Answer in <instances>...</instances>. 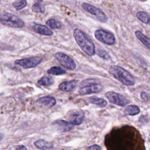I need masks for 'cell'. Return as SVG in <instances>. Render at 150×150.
<instances>
[{
    "label": "cell",
    "instance_id": "10",
    "mask_svg": "<svg viewBox=\"0 0 150 150\" xmlns=\"http://www.w3.org/2000/svg\"><path fill=\"white\" fill-rule=\"evenodd\" d=\"M30 26L35 32L40 35L46 36H51L53 35V32L47 27L43 25L33 22L30 24Z\"/></svg>",
    "mask_w": 150,
    "mask_h": 150
},
{
    "label": "cell",
    "instance_id": "21",
    "mask_svg": "<svg viewBox=\"0 0 150 150\" xmlns=\"http://www.w3.org/2000/svg\"><path fill=\"white\" fill-rule=\"evenodd\" d=\"M38 83L43 86H49L54 83V80L50 77L43 76L38 80Z\"/></svg>",
    "mask_w": 150,
    "mask_h": 150
},
{
    "label": "cell",
    "instance_id": "23",
    "mask_svg": "<svg viewBox=\"0 0 150 150\" xmlns=\"http://www.w3.org/2000/svg\"><path fill=\"white\" fill-rule=\"evenodd\" d=\"M12 5L17 11H19L27 5V2L26 0H15Z\"/></svg>",
    "mask_w": 150,
    "mask_h": 150
},
{
    "label": "cell",
    "instance_id": "28",
    "mask_svg": "<svg viewBox=\"0 0 150 150\" xmlns=\"http://www.w3.org/2000/svg\"><path fill=\"white\" fill-rule=\"evenodd\" d=\"M16 150H27V149L24 145H18L16 147Z\"/></svg>",
    "mask_w": 150,
    "mask_h": 150
},
{
    "label": "cell",
    "instance_id": "9",
    "mask_svg": "<svg viewBox=\"0 0 150 150\" xmlns=\"http://www.w3.org/2000/svg\"><path fill=\"white\" fill-rule=\"evenodd\" d=\"M103 90V86L100 84H93L83 86L79 90V93L81 95L90 94L100 92Z\"/></svg>",
    "mask_w": 150,
    "mask_h": 150
},
{
    "label": "cell",
    "instance_id": "22",
    "mask_svg": "<svg viewBox=\"0 0 150 150\" xmlns=\"http://www.w3.org/2000/svg\"><path fill=\"white\" fill-rule=\"evenodd\" d=\"M46 24L52 29H60L62 28V23L54 19H50L46 22Z\"/></svg>",
    "mask_w": 150,
    "mask_h": 150
},
{
    "label": "cell",
    "instance_id": "13",
    "mask_svg": "<svg viewBox=\"0 0 150 150\" xmlns=\"http://www.w3.org/2000/svg\"><path fill=\"white\" fill-rule=\"evenodd\" d=\"M77 81L71 80L68 81H64L60 84L59 86V89L62 91L71 92L73 91L77 87Z\"/></svg>",
    "mask_w": 150,
    "mask_h": 150
},
{
    "label": "cell",
    "instance_id": "14",
    "mask_svg": "<svg viewBox=\"0 0 150 150\" xmlns=\"http://www.w3.org/2000/svg\"><path fill=\"white\" fill-rule=\"evenodd\" d=\"M53 124L58 128L59 130L62 132H68L73 128V124L63 120H57L55 121Z\"/></svg>",
    "mask_w": 150,
    "mask_h": 150
},
{
    "label": "cell",
    "instance_id": "11",
    "mask_svg": "<svg viewBox=\"0 0 150 150\" xmlns=\"http://www.w3.org/2000/svg\"><path fill=\"white\" fill-rule=\"evenodd\" d=\"M84 118V113L81 111H76L72 112L69 116L70 123L74 125H78L82 123Z\"/></svg>",
    "mask_w": 150,
    "mask_h": 150
},
{
    "label": "cell",
    "instance_id": "15",
    "mask_svg": "<svg viewBox=\"0 0 150 150\" xmlns=\"http://www.w3.org/2000/svg\"><path fill=\"white\" fill-rule=\"evenodd\" d=\"M136 37L148 49L150 50V38L144 34L139 30H137L135 32Z\"/></svg>",
    "mask_w": 150,
    "mask_h": 150
},
{
    "label": "cell",
    "instance_id": "24",
    "mask_svg": "<svg viewBox=\"0 0 150 150\" xmlns=\"http://www.w3.org/2000/svg\"><path fill=\"white\" fill-rule=\"evenodd\" d=\"M97 53L98 56L100 57L105 59V60H110L111 56L108 54V53L104 49H98L97 50Z\"/></svg>",
    "mask_w": 150,
    "mask_h": 150
},
{
    "label": "cell",
    "instance_id": "6",
    "mask_svg": "<svg viewBox=\"0 0 150 150\" xmlns=\"http://www.w3.org/2000/svg\"><path fill=\"white\" fill-rule=\"evenodd\" d=\"M81 6L85 11L94 15L99 21L101 22H106L107 21L108 18L107 15L101 10L96 6L87 3L82 4Z\"/></svg>",
    "mask_w": 150,
    "mask_h": 150
},
{
    "label": "cell",
    "instance_id": "27",
    "mask_svg": "<svg viewBox=\"0 0 150 150\" xmlns=\"http://www.w3.org/2000/svg\"><path fill=\"white\" fill-rule=\"evenodd\" d=\"M141 98L144 101H147L149 98V96L146 92L142 91L141 93Z\"/></svg>",
    "mask_w": 150,
    "mask_h": 150
},
{
    "label": "cell",
    "instance_id": "3",
    "mask_svg": "<svg viewBox=\"0 0 150 150\" xmlns=\"http://www.w3.org/2000/svg\"><path fill=\"white\" fill-rule=\"evenodd\" d=\"M0 23L6 26L21 28L24 27V22L18 16L7 12H0Z\"/></svg>",
    "mask_w": 150,
    "mask_h": 150
},
{
    "label": "cell",
    "instance_id": "12",
    "mask_svg": "<svg viewBox=\"0 0 150 150\" xmlns=\"http://www.w3.org/2000/svg\"><path fill=\"white\" fill-rule=\"evenodd\" d=\"M56 100L54 97L50 96H45L39 98L36 101V103L45 107L51 108L56 104Z\"/></svg>",
    "mask_w": 150,
    "mask_h": 150
},
{
    "label": "cell",
    "instance_id": "25",
    "mask_svg": "<svg viewBox=\"0 0 150 150\" xmlns=\"http://www.w3.org/2000/svg\"><path fill=\"white\" fill-rule=\"evenodd\" d=\"M32 9L33 11L38 13H43L45 12V8L39 3L34 4L32 5Z\"/></svg>",
    "mask_w": 150,
    "mask_h": 150
},
{
    "label": "cell",
    "instance_id": "5",
    "mask_svg": "<svg viewBox=\"0 0 150 150\" xmlns=\"http://www.w3.org/2000/svg\"><path fill=\"white\" fill-rule=\"evenodd\" d=\"M43 61V58L40 56H33L29 58H24L22 59L16 60L15 62L18 64L24 69L33 68L39 65Z\"/></svg>",
    "mask_w": 150,
    "mask_h": 150
},
{
    "label": "cell",
    "instance_id": "30",
    "mask_svg": "<svg viewBox=\"0 0 150 150\" xmlns=\"http://www.w3.org/2000/svg\"><path fill=\"white\" fill-rule=\"evenodd\" d=\"M35 1H36V2H41V1H42L43 0H35Z\"/></svg>",
    "mask_w": 150,
    "mask_h": 150
},
{
    "label": "cell",
    "instance_id": "26",
    "mask_svg": "<svg viewBox=\"0 0 150 150\" xmlns=\"http://www.w3.org/2000/svg\"><path fill=\"white\" fill-rule=\"evenodd\" d=\"M101 146L98 145H93L90 146H89L87 150H101Z\"/></svg>",
    "mask_w": 150,
    "mask_h": 150
},
{
    "label": "cell",
    "instance_id": "31",
    "mask_svg": "<svg viewBox=\"0 0 150 150\" xmlns=\"http://www.w3.org/2000/svg\"><path fill=\"white\" fill-rule=\"evenodd\" d=\"M139 1H146V0H139Z\"/></svg>",
    "mask_w": 150,
    "mask_h": 150
},
{
    "label": "cell",
    "instance_id": "8",
    "mask_svg": "<svg viewBox=\"0 0 150 150\" xmlns=\"http://www.w3.org/2000/svg\"><path fill=\"white\" fill-rule=\"evenodd\" d=\"M105 97L110 103L118 106L124 107L128 103L127 100L122 95L114 91L107 92L105 93Z\"/></svg>",
    "mask_w": 150,
    "mask_h": 150
},
{
    "label": "cell",
    "instance_id": "29",
    "mask_svg": "<svg viewBox=\"0 0 150 150\" xmlns=\"http://www.w3.org/2000/svg\"><path fill=\"white\" fill-rule=\"evenodd\" d=\"M4 134H2V133H0V141L4 138Z\"/></svg>",
    "mask_w": 150,
    "mask_h": 150
},
{
    "label": "cell",
    "instance_id": "17",
    "mask_svg": "<svg viewBox=\"0 0 150 150\" xmlns=\"http://www.w3.org/2000/svg\"><path fill=\"white\" fill-rule=\"evenodd\" d=\"M137 18L142 23L150 25V15L145 12L139 11L136 13Z\"/></svg>",
    "mask_w": 150,
    "mask_h": 150
},
{
    "label": "cell",
    "instance_id": "19",
    "mask_svg": "<svg viewBox=\"0 0 150 150\" xmlns=\"http://www.w3.org/2000/svg\"><path fill=\"white\" fill-rule=\"evenodd\" d=\"M125 113L128 115H135L139 113V108L135 105H130L125 108Z\"/></svg>",
    "mask_w": 150,
    "mask_h": 150
},
{
    "label": "cell",
    "instance_id": "16",
    "mask_svg": "<svg viewBox=\"0 0 150 150\" xmlns=\"http://www.w3.org/2000/svg\"><path fill=\"white\" fill-rule=\"evenodd\" d=\"M35 146L40 149L45 150L52 149L53 147V145L52 142H48L44 139H39L34 142Z\"/></svg>",
    "mask_w": 150,
    "mask_h": 150
},
{
    "label": "cell",
    "instance_id": "1",
    "mask_svg": "<svg viewBox=\"0 0 150 150\" xmlns=\"http://www.w3.org/2000/svg\"><path fill=\"white\" fill-rule=\"evenodd\" d=\"M74 38L81 49L88 56L95 54V46L91 39L82 30L76 29L73 31Z\"/></svg>",
    "mask_w": 150,
    "mask_h": 150
},
{
    "label": "cell",
    "instance_id": "18",
    "mask_svg": "<svg viewBox=\"0 0 150 150\" xmlns=\"http://www.w3.org/2000/svg\"><path fill=\"white\" fill-rule=\"evenodd\" d=\"M89 101L94 104H96L97 105H98L101 107H105L107 105V101L102 98H99L96 96H93L89 98Z\"/></svg>",
    "mask_w": 150,
    "mask_h": 150
},
{
    "label": "cell",
    "instance_id": "7",
    "mask_svg": "<svg viewBox=\"0 0 150 150\" xmlns=\"http://www.w3.org/2000/svg\"><path fill=\"white\" fill-rule=\"evenodd\" d=\"M54 57L59 61V62L67 69L73 70L76 67L74 61L69 56L63 52L56 53Z\"/></svg>",
    "mask_w": 150,
    "mask_h": 150
},
{
    "label": "cell",
    "instance_id": "20",
    "mask_svg": "<svg viewBox=\"0 0 150 150\" xmlns=\"http://www.w3.org/2000/svg\"><path fill=\"white\" fill-rule=\"evenodd\" d=\"M47 73L52 75H61L66 73V70L59 66H54L47 70Z\"/></svg>",
    "mask_w": 150,
    "mask_h": 150
},
{
    "label": "cell",
    "instance_id": "4",
    "mask_svg": "<svg viewBox=\"0 0 150 150\" xmlns=\"http://www.w3.org/2000/svg\"><path fill=\"white\" fill-rule=\"evenodd\" d=\"M96 38L100 42L108 45H112L115 42V38L112 33L110 32L97 29L94 32Z\"/></svg>",
    "mask_w": 150,
    "mask_h": 150
},
{
    "label": "cell",
    "instance_id": "2",
    "mask_svg": "<svg viewBox=\"0 0 150 150\" xmlns=\"http://www.w3.org/2000/svg\"><path fill=\"white\" fill-rule=\"evenodd\" d=\"M110 73L123 84L128 86H134L135 83L134 76L124 68L118 66H111L109 68Z\"/></svg>",
    "mask_w": 150,
    "mask_h": 150
}]
</instances>
